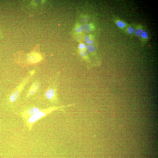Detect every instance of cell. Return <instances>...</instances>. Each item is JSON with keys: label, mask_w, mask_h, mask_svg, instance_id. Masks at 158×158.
I'll use <instances>...</instances> for the list:
<instances>
[{"label": "cell", "mask_w": 158, "mask_h": 158, "mask_svg": "<svg viewBox=\"0 0 158 158\" xmlns=\"http://www.w3.org/2000/svg\"><path fill=\"white\" fill-rule=\"evenodd\" d=\"M72 105V104H71L57 107H53L51 108L50 109H47L45 111H40L36 114L30 117L28 120V121L27 122V124L29 127H31L32 125L34 123H35V122L38 121V120L41 119V118L45 117L47 115L49 114V113L51 112L52 111L56 110V109H62L66 107L71 106Z\"/></svg>", "instance_id": "1"}, {"label": "cell", "mask_w": 158, "mask_h": 158, "mask_svg": "<svg viewBox=\"0 0 158 158\" xmlns=\"http://www.w3.org/2000/svg\"><path fill=\"white\" fill-rule=\"evenodd\" d=\"M40 59V56L37 54H31L28 56L29 61L33 63L38 61Z\"/></svg>", "instance_id": "2"}, {"label": "cell", "mask_w": 158, "mask_h": 158, "mask_svg": "<svg viewBox=\"0 0 158 158\" xmlns=\"http://www.w3.org/2000/svg\"><path fill=\"white\" fill-rule=\"evenodd\" d=\"M55 94V91L52 89H48L46 91L45 95L48 99L51 100L53 98Z\"/></svg>", "instance_id": "3"}, {"label": "cell", "mask_w": 158, "mask_h": 158, "mask_svg": "<svg viewBox=\"0 0 158 158\" xmlns=\"http://www.w3.org/2000/svg\"><path fill=\"white\" fill-rule=\"evenodd\" d=\"M40 111V109L37 107H32L29 109L27 111V114L28 116L30 117L36 114Z\"/></svg>", "instance_id": "4"}, {"label": "cell", "mask_w": 158, "mask_h": 158, "mask_svg": "<svg viewBox=\"0 0 158 158\" xmlns=\"http://www.w3.org/2000/svg\"><path fill=\"white\" fill-rule=\"evenodd\" d=\"M19 94V91H16L12 93L10 97V101L12 102L15 101L18 97Z\"/></svg>", "instance_id": "5"}, {"label": "cell", "mask_w": 158, "mask_h": 158, "mask_svg": "<svg viewBox=\"0 0 158 158\" xmlns=\"http://www.w3.org/2000/svg\"><path fill=\"white\" fill-rule=\"evenodd\" d=\"M39 87V84L38 83L34 84L32 86L31 88L30 89L29 94L30 95H33L36 92L37 90Z\"/></svg>", "instance_id": "6"}, {"label": "cell", "mask_w": 158, "mask_h": 158, "mask_svg": "<svg viewBox=\"0 0 158 158\" xmlns=\"http://www.w3.org/2000/svg\"><path fill=\"white\" fill-rule=\"evenodd\" d=\"M116 24L118 27L121 28H124L126 26V24L125 22L121 21H117Z\"/></svg>", "instance_id": "7"}, {"label": "cell", "mask_w": 158, "mask_h": 158, "mask_svg": "<svg viewBox=\"0 0 158 158\" xmlns=\"http://www.w3.org/2000/svg\"><path fill=\"white\" fill-rule=\"evenodd\" d=\"M85 41L86 44H88L89 45H91L93 44V41L90 37L88 35H86L84 39Z\"/></svg>", "instance_id": "8"}, {"label": "cell", "mask_w": 158, "mask_h": 158, "mask_svg": "<svg viewBox=\"0 0 158 158\" xmlns=\"http://www.w3.org/2000/svg\"><path fill=\"white\" fill-rule=\"evenodd\" d=\"M143 31L142 29L140 28L136 29L134 31V33L136 36L139 37L140 36L141 34Z\"/></svg>", "instance_id": "9"}, {"label": "cell", "mask_w": 158, "mask_h": 158, "mask_svg": "<svg viewBox=\"0 0 158 158\" xmlns=\"http://www.w3.org/2000/svg\"><path fill=\"white\" fill-rule=\"evenodd\" d=\"M87 48L88 51L90 52L93 53L95 50L94 47L91 45H88L87 46Z\"/></svg>", "instance_id": "10"}, {"label": "cell", "mask_w": 158, "mask_h": 158, "mask_svg": "<svg viewBox=\"0 0 158 158\" xmlns=\"http://www.w3.org/2000/svg\"><path fill=\"white\" fill-rule=\"evenodd\" d=\"M140 36L143 39H148V33L145 30H143L142 33L141 34Z\"/></svg>", "instance_id": "11"}, {"label": "cell", "mask_w": 158, "mask_h": 158, "mask_svg": "<svg viewBox=\"0 0 158 158\" xmlns=\"http://www.w3.org/2000/svg\"><path fill=\"white\" fill-rule=\"evenodd\" d=\"M84 30L86 32L89 33L91 31V28L90 25L89 24L85 25L84 28Z\"/></svg>", "instance_id": "12"}, {"label": "cell", "mask_w": 158, "mask_h": 158, "mask_svg": "<svg viewBox=\"0 0 158 158\" xmlns=\"http://www.w3.org/2000/svg\"><path fill=\"white\" fill-rule=\"evenodd\" d=\"M134 28L132 27H129L127 28V32L129 34H133L134 33Z\"/></svg>", "instance_id": "13"}, {"label": "cell", "mask_w": 158, "mask_h": 158, "mask_svg": "<svg viewBox=\"0 0 158 158\" xmlns=\"http://www.w3.org/2000/svg\"><path fill=\"white\" fill-rule=\"evenodd\" d=\"M80 55L82 57H84L87 56L88 55L87 52L85 50H82L80 52Z\"/></svg>", "instance_id": "14"}, {"label": "cell", "mask_w": 158, "mask_h": 158, "mask_svg": "<svg viewBox=\"0 0 158 158\" xmlns=\"http://www.w3.org/2000/svg\"><path fill=\"white\" fill-rule=\"evenodd\" d=\"M84 29V27L82 25H80L77 28L76 30L78 33H80L83 31Z\"/></svg>", "instance_id": "15"}, {"label": "cell", "mask_w": 158, "mask_h": 158, "mask_svg": "<svg viewBox=\"0 0 158 158\" xmlns=\"http://www.w3.org/2000/svg\"><path fill=\"white\" fill-rule=\"evenodd\" d=\"M79 48L81 49H83L86 47V46L84 44H81L79 46Z\"/></svg>", "instance_id": "16"}]
</instances>
